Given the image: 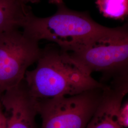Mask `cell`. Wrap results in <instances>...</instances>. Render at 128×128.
<instances>
[{
  "instance_id": "cell-9",
  "label": "cell",
  "mask_w": 128,
  "mask_h": 128,
  "mask_svg": "<svg viewBox=\"0 0 128 128\" xmlns=\"http://www.w3.org/2000/svg\"><path fill=\"white\" fill-rule=\"evenodd\" d=\"M100 14L107 18L124 20L128 15V0H96Z\"/></svg>"
},
{
  "instance_id": "cell-13",
  "label": "cell",
  "mask_w": 128,
  "mask_h": 128,
  "mask_svg": "<svg viewBox=\"0 0 128 128\" xmlns=\"http://www.w3.org/2000/svg\"><path fill=\"white\" fill-rule=\"evenodd\" d=\"M22 0V2H24V3H25V4H26L25 3V0Z\"/></svg>"
},
{
  "instance_id": "cell-11",
  "label": "cell",
  "mask_w": 128,
  "mask_h": 128,
  "mask_svg": "<svg viewBox=\"0 0 128 128\" xmlns=\"http://www.w3.org/2000/svg\"><path fill=\"white\" fill-rule=\"evenodd\" d=\"M7 118L0 101V128H6Z\"/></svg>"
},
{
  "instance_id": "cell-4",
  "label": "cell",
  "mask_w": 128,
  "mask_h": 128,
  "mask_svg": "<svg viewBox=\"0 0 128 128\" xmlns=\"http://www.w3.org/2000/svg\"><path fill=\"white\" fill-rule=\"evenodd\" d=\"M104 86L73 96L38 100L40 128H86L100 102Z\"/></svg>"
},
{
  "instance_id": "cell-2",
  "label": "cell",
  "mask_w": 128,
  "mask_h": 128,
  "mask_svg": "<svg viewBox=\"0 0 128 128\" xmlns=\"http://www.w3.org/2000/svg\"><path fill=\"white\" fill-rule=\"evenodd\" d=\"M57 12L46 18L31 14L22 28L29 37L39 41L53 42L62 50L72 52L114 32L116 28L102 26L87 12L69 9L64 5L58 6Z\"/></svg>"
},
{
  "instance_id": "cell-10",
  "label": "cell",
  "mask_w": 128,
  "mask_h": 128,
  "mask_svg": "<svg viewBox=\"0 0 128 128\" xmlns=\"http://www.w3.org/2000/svg\"><path fill=\"white\" fill-rule=\"evenodd\" d=\"M128 100L122 103L120 110V119L122 125L125 128H128Z\"/></svg>"
},
{
  "instance_id": "cell-3",
  "label": "cell",
  "mask_w": 128,
  "mask_h": 128,
  "mask_svg": "<svg viewBox=\"0 0 128 128\" xmlns=\"http://www.w3.org/2000/svg\"><path fill=\"white\" fill-rule=\"evenodd\" d=\"M68 53L89 74H102L100 82L128 74V25L116 27L109 35Z\"/></svg>"
},
{
  "instance_id": "cell-6",
  "label": "cell",
  "mask_w": 128,
  "mask_h": 128,
  "mask_svg": "<svg viewBox=\"0 0 128 128\" xmlns=\"http://www.w3.org/2000/svg\"><path fill=\"white\" fill-rule=\"evenodd\" d=\"M0 101L7 118L6 128H36L38 100L30 94L24 81L5 92Z\"/></svg>"
},
{
  "instance_id": "cell-5",
  "label": "cell",
  "mask_w": 128,
  "mask_h": 128,
  "mask_svg": "<svg viewBox=\"0 0 128 128\" xmlns=\"http://www.w3.org/2000/svg\"><path fill=\"white\" fill-rule=\"evenodd\" d=\"M41 50L38 41L20 29L0 32V97L23 81Z\"/></svg>"
},
{
  "instance_id": "cell-8",
  "label": "cell",
  "mask_w": 128,
  "mask_h": 128,
  "mask_svg": "<svg viewBox=\"0 0 128 128\" xmlns=\"http://www.w3.org/2000/svg\"><path fill=\"white\" fill-rule=\"evenodd\" d=\"M32 13L21 0H0V32L22 28Z\"/></svg>"
},
{
  "instance_id": "cell-1",
  "label": "cell",
  "mask_w": 128,
  "mask_h": 128,
  "mask_svg": "<svg viewBox=\"0 0 128 128\" xmlns=\"http://www.w3.org/2000/svg\"><path fill=\"white\" fill-rule=\"evenodd\" d=\"M36 62L35 68L27 70L23 80L37 100L73 96L104 86L55 44L41 49Z\"/></svg>"
},
{
  "instance_id": "cell-12",
  "label": "cell",
  "mask_w": 128,
  "mask_h": 128,
  "mask_svg": "<svg viewBox=\"0 0 128 128\" xmlns=\"http://www.w3.org/2000/svg\"><path fill=\"white\" fill-rule=\"evenodd\" d=\"M49 2L51 4H55L57 5L58 6L64 4L63 0H48ZM40 0H25V2L26 4H27L28 2H31L32 4L37 3L39 2Z\"/></svg>"
},
{
  "instance_id": "cell-7",
  "label": "cell",
  "mask_w": 128,
  "mask_h": 128,
  "mask_svg": "<svg viewBox=\"0 0 128 128\" xmlns=\"http://www.w3.org/2000/svg\"><path fill=\"white\" fill-rule=\"evenodd\" d=\"M105 84L100 102L86 128H125L120 110L128 92V78H115Z\"/></svg>"
}]
</instances>
